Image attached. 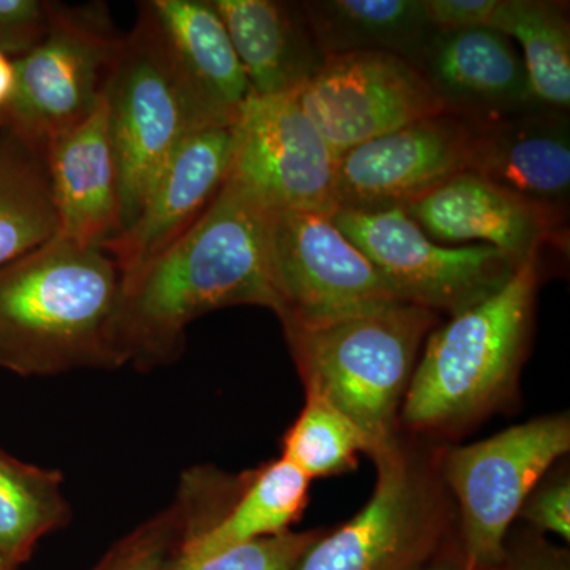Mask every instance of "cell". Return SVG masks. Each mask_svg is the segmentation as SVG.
Instances as JSON below:
<instances>
[{
	"instance_id": "obj_7",
	"label": "cell",
	"mask_w": 570,
	"mask_h": 570,
	"mask_svg": "<svg viewBox=\"0 0 570 570\" xmlns=\"http://www.w3.org/2000/svg\"><path fill=\"white\" fill-rule=\"evenodd\" d=\"M124 39L102 2H51L39 43L13 59L17 86L0 129L47 146L85 121L102 100Z\"/></svg>"
},
{
	"instance_id": "obj_8",
	"label": "cell",
	"mask_w": 570,
	"mask_h": 570,
	"mask_svg": "<svg viewBox=\"0 0 570 570\" xmlns=\"http://www.w3.org/2000/svg\"><path fill=\"white\" fill-rule=\"evenodd\" d=\"M105 100L121 178L124 232L184 138L214 126L206 124L141 13L124 39Z\"/></svg>"
},
{
	"instance_id": "obj_13",
	"label": "cell",
	"mask_w": 570,
	"mask_h": 570,
	"mask_svg": "<svg viewBox=\"0 0 570 570\" xmlns=\"http://www.w3.org/2000/svg\"><path fill=\"white\" fill-rule=\"evenodd\" d=\"M309 483L283 456L242 475L189 469L175 499L183 521L176 554L202 560L239 543L291 531L306 508Z\"/></svg>"
},
{
	"instance_id": "obj_34",
	"label": "cell",
	"mask_w": 570,
	"mask_h": 570,
	"mask_svg": "<svg viewBox=\"0 0 570 570\" xmlns=\"http://www.w3.org/2000/svg\"><path fill=\"white\" fill-rule=\"evenodd\" d=\"M14 86H17V71H14L13 59L0 56V121L9 110Z\"/></svg>"
},
{
	"instance_id": "obj_19",
	"label": "cell",
	"mask_w": 570,
	"mask_h": 570,
	"mask_svg": "<svg viewBox=\"0 0 570 570\" xmlns=\"http://www.w3.org/2000/svg\"><path fill=\"white\" fill-rule=\"evenodd\" d=\"M403 209L439 245L474 242L521 261L553 242L564 220L471 171L452 176Z\"/></svg>"
},
{
	"instance_id": "obj_25",
	"label": "cell",
	"mask_w": 570,
	"mask_h": 570,
	"mask_svg": "<svg viewBox=\"0 0 570 570\" xmlns=\"http://www.w3.org/2000/svg\"><path fill=\"white\" fill-rule=\"evenodd\" d=\"M63 475L14 459L0 449V553L13 564L31 560L45 535L69 524Z\"/></svg>"
},
{
	"instance_id": "obj_31",
	"label": "cell",
	"mask_w": 570,
	"mask_h": 570,
	"mask_svg": "<svg viewBox=\"0 0 570 570\" xmlns=\"http://www.w3.org/2000/svg\"><path fill=\"white\" fill-rule=\"evenodd\" d=\"M489 570H570L569 551L551 546L538 534L515 542L508 538L504 558Z\"/></svg>"
},
{
	"instance_id": "obj_18",
	"label": "cell",
	"mask_w": 570,
	"mask_h": 570,
	"mask_svg": "<svg viewBox=\"0 0 570 570\" xmlns=\"http://www.w3.org/2000/svg\"><path fill=\"white\" fill-rule=\"evenodd\" d=\"M564 219L570 197L568 111L471 122L466 170Z\"/></svg>"
},
{
	"instance_id": "obj_22",
	"label": "cell",
	"mask_w": 570,
	"mask_h": 570,
	"mask_svg": "<svg viewBox=\"0 0 570 570\" xmlns=\"http://www.w3.org/2000/svg\"><path fill=\"white\" fill-rule=\"evenodd\" d=\"M299 6L325 56L377 51L415 63L436 33L425 0H321Z\"/></svg>"
},
{
	"instance_id": "obj_11",
	"label": "cell",
	"mask_w": 570,
	"mask_h": 570,
	"mask_svg": "<svg viewBox=\"0 0 570 570\" xmlns=\"http://www.w3.org/2000/svg\"><path fill=\"white\" fill-rule=\"evenodd\" d=\"M294 96L337 160L373 138L445 112L417 67L390 52L326 56Z\"/></svg>"
},
{
	"instance_id": "obj_27",
	"label": "cell",
	"mask_w": 570,
	"mask_h": 570,
	"mask_svg": "<svg viewBox=\"0 0 570 570\" xmlns=\"http://www.w3.org/2000/svg\"><path fill=\"white\" fill-rule=\"evenodd\" d=\"M181 531V513L174 501L112 543L92 570H167Z\"/></svg>"
},
{
	"instance_id": "obj_16",
	"label": "cell",
	"mask_w": 570,
	"mask_h": 570,
	"mask_svg": "<svg viewBox=\"0 0 570 570\" xmlns=\"http://www.w3.org/2000/svg\"><path fill=\"white\" fill-rule=\"evenodd\" d=\"M448 115L469 122L546 110L535 102L519 48L490 28L436 31L414 63Z\"/></svg>"
},
{
	"instance_id": "obj_6",
	"label": "cell",
	"mask_w": 570,
	"mask_h": 570,
	"mask_svg": "<svg viewBox=\"0 0 570 570\" xmlns=\"http://www.w3.org/2000/svg\"><path fill=\"white\" fill-rule=\"evenodd\" d=\"M569 450V415L557 414L439 453V475L459 515L456 546L469 568H497L521 505Z\"/></svg>"
},
{
	"instance_id": "obj_14",
	"label": "cell",
	"mask_w": 570,
	"mask_h": 570,
	"mask_svg": "<svg viewBox=\"0 0 570 570\" xmlns=\"http://www.w3.org/2000/svg\"><path fill=\"white\" fill-rule=\"evenodd\" d=\"M471 122L431 116L356 146L340 157L337 208L403 206L466 170Z\"/></svg>"
},
{
	"instance_id": "obj_29",
	"label": "cell",
	"mask_w": 570,
	"mask_h": 570,
	"mask_svg": "<svg viewBox=\"0 0 570 570\" xmlns=\"http://www.w3.org/2000/svg\"><path fill=\"white\" fill-rule=\"evenodd\" d=\"M51 2L0 0V52L18 59L39 43L48 28Z\"/></svg>"
},
{
	"instance_id": "obj_12",
	"label": "cell",
	"mask_w": 570,
	"mask_h": 570,
	"mask_svg": "<svg viewBox=\"0 0 570 570\" xmlns=\"http://www.w3.org/2000/svg\"><path fill=\"white\" fill-rule=\"evenodd\" d=\"M230 178L272 212L337 209V159L295 96H253L232 126Z\"/></svg>"
},
{
	"instance_id": "obj_20",
	"label": "cell",
	"mask_w": 570,
	"mask_h": 570,
	"mask_svg": "<svg viewBox=\"0 0 570 570\" xmlns=\"http://www.w3.org/2000/svg\"><path fill=\"white\" fill-rule=\"evenodd\" d=\"M140 13L206 124L234 126L253 88L212 0H149Z\"/></svg>"
},
{
	"instance_id": "obj_5",
	"label": "cell",
	"mask_w": 570,
	"mask_h": 570,
	"mask_svg": "<svg viewBox=\"0 0 570 570\" xmlns=\"http://www.w3.org/2000/svg\"><path fill=\"white\" fill-rule=\"evenodd\" d=\"M371 459L377 479L365 508L321 531L292 570H420L448 546L455 509L436 461L397 436Z\"/></svg>"
},
{
	"instance_id": "obj_10",
	"label": "cell",
	"mask_w": 570,
	"mask_h": 570,
	"mask_svg": "<svg viewBox=\"0 0 570 570\" xmlns=\"http://www.w3.org/2000/svg\"><path fill=\"white\" fill-rule=\"evenodd\" d=\"M268 258L283 326L325 324L400 302L330 213L269 212Z\"/></svg>"
},
{
	"instance_id": "obj_30",
	"label": "cell",
	"mask_w": 570,
	"mask_h": 570,
	"mask_svg": "<svg viewBox=\"0 0 570 570\" xmlns=\"http://www.w3.org/2000/svg\"><path fill=\"white\" fill-rule=\"evenodd\" d=\"M519 517L538 532L570 539V479L568 472L543 478L531 491Z\"/></svg>"
},
{
	"instance_id": "obj_3",
	"label": "cell",
	"mask_w": 570,
	"mask_h": 570,
	"mask_svg": "<svg viewBox=\"0 0 570 570\" xmlns=\"http://www.w3.org/2000/svg\"><path fill=\"white\" fill-rule=\"evenodd\" d=\"M539 261V254L530 255L501 291L431 330L401 406V422L419 433H448L474 422L508 395L527 355Z\"/></svg>"
},
{
	"instance_id": "obj_15",
	"label": "cell",
	"mask_w": 570,
	"mask_h": 570,
	"mask_svg": "<svg viewBox=\"0 0 570 570\" xmlns=\"http://www.w3.org/2000/svg\"><path fill=\"white\" fill-rule=\"evenodd\" d=\"M232 126L204 127L171 154L132 224L105 245L122 281L189 230L208 209L230 174Z\"/></svg>"
},
{
	"instance_id": "obj_24",
	"label": "cell",
	"mask_w": 570,
	"mask_h": 570,
	"mask_svg": "<svg viewBox=\"0 0 570 570\" xmlns=\"http://www.w3.org/2000/svg\"><path fill=\"white\" fill-rule=\"evenodd\" d=\"M490 28L519 45L532 96L546 110L570 107L568 6L543 0H499Z\"/></svg>"
},
{
	"instance_id": "obj_32",
	"label": "cell",
	"mask_w": 570,
	"mask_h": 570,
	"mask_svg": "<svg viewBox=\"0 0 570 570\" xmlns=\"http://www.w3.org/2000/svg\"><path fill=\"white\" fill-rule=\"evenodd\" d=\"M498 2L499 0H425V9L436 31L450 32L490 26Z\"/></svg>"
},
{
	"instance_id": "obj_21",
	"label": "cell",
	"mask_w": 570,
	"mask_h": 570,
	"mask_svg": "<svg viewBox=\"0 0 570 570\" xmlns=\"http://www.w3.org/2000/svg\"><path fill=\"white\" fill-rule=\"evenodd\" d=\"M223 18L253 94L294 96L324 66L299 3L212 0Z\"/></svg>"
},
{
	"instance_id": "obj_9",
	"label": "cell",
	"mask_w": 570,
	"mask_h": 570,
	"mask_svg": "<svg viewBox=\"0 0 570 570\" xmlns=\"http://www.w3.org/2000/svg\"><path fill=\"white\" fill-rule=\"evenodd\" d=\"M333 219L400 302L450 316L501 291L524 261L482 245L433 242L403 206L337 208Z\"/></svg>"
},
{
	"instance_id": "obj_26",
	"label": "cell",
	"mask_w": 570,
	"mask_h": 570,
	"mask_svg": "<svg viewBox=\"0 0 570 570\" xmlns=\"http://www.w3.org/2000/svg\"><path fill=\"white\" fill-rule=\"evenodd\" d=\"M360 453L370 455L365 434L324 397L306 393L305 407L284 434L281 456L313 480L352 471Z\"/></svg>"
},
{
	"instance_id": "obj_23",
	"label": "cell",
	"mask_w": 570,
	"mask_h": 570,
	"mask_svg": "<svg viewBox=\"0 0 570 570\" xmlns=\"http://www.w3.org/2000/svg\"><path fill=\"white\" fill-rule=\"evenodd\" d=\"M58 234L45 146L0 129V266Z\"/></svg>"
},
{
	"instance_id": "obj_35",
	"label": "cell",
	"mask_w": 570,
	"mask_h": 570,
	"mask_svg": "<svg viewBox=\"0 0 570 570\" xmlns=\"http://www.w3.org/2000/svg\"><path fill=\"white\" fill-rule=\"evenodd\" d=\"M20 568H18L17 564H13V562H11L9 560V558L6 557V554H2L0 553V570H18Z\"/></svg>"
},
{
	"instance_id": "obj_1",
	"label": "cell",
	"mask_w": 570,
	"mask_h": 570,
	"mask_svg": "<svg viewBox=\"0 0 570 570\" xmlns=\"http://www.w3.org/2000/svg\"><path fill=\"white\" fill-rule=\"evenodd\" d=\"M269 212L228 176L189 230L122 281L116 324L121 366L171 365L186 347L187 326L214 311L262 306L276 314Z\"/></svg>"
},
{
	"instance_id": "obj_2",
	"label": "cell",
	"mask_w": 570,
	"mask_h": 570,
	"mask_svg": "<svg viewBox=\"0 0 570 570\" xmlns=\"http://www.w3.org/2000/svg\"><path fill=\"white\" fill-rule=\"evenodd\" d=\"M122 272L102 246L55 235L0 266V367L22 377L122 367Z\"/></svg>"
},
{
	"instance_id": "obj_4",
	"label": "cell",
	"mask_w": 570,
	"mask_h": 570,
	"mask_svg": "<svg viewBox=\"0 0 570 570\" xmlns=\"http://www.w3.org/2000/svg\"><path fill=\"white\" fill-rule=\"evenodd\" d=\"M439 314L407 303L317 325L283 326L306 393L324 397L370 442V456L397 436L420 348Z\"/></svg>"
},
{
	"instance_id": "obj_17",
	"label": "cell",
	"mask_w": 570,
	"mask_h": 570,
	"mask_svg": "<svg viewBox=\"0 0 570 570\" xmlns=\"http://www.w3.org/2000/svg\"><path fill=\"white\" fill-rule=\"evenodd\" d=\"M58 236L105 246L122 232L121 178L105 92L96 110L45 146Z\"/></svg>"
},
{
	"instance_id": "obj_28",
	"label": "cell",
	"mask_w": 570,
	"mask_h": 570,
	"mask_svg": "<svg viewBox=\"0 0 570 570\" xmlns=\"http://www.w3.org/2000/svg\"><path fill=\"white\" fill-rule=\"evenodd\" d=\"M321 534L287 531L283 534L239 543L202 560H186L176 550L167 570H292L303 551Z\"/></svg>"
},
{
	"instance_id": "obj_36",
	"label": "cell",
	"mask_w": 570,
	"mask_h": 570,
	"mask_svg": "<svg viewBox=\"0 0 570 570\" xmlns=\"http://www.w3.org/2000/svg\"><path fill=\"white\" fill-rule=\"evenodd\" d=\"M0 56H6V55H2V52H0Z\"/></svg>"
},
{
	"instance_id": "obj_33",
	"label": "cell",
	"mask_w": 570,
	"mask_h": 570,
	"mask_svg": "<svg viewBox=\"0 0 570 570\" xmlns=\"http://www.w3.org/2000/svg\"><path fill=\"white\" fill-rule=\"evenodd\" d=\"M420 570H472L468 562L464 561L463 554L460 553L456 540H450L436 557Z\"/></svg>"
}]
</instances>
